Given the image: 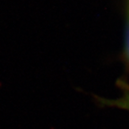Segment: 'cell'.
<instances>
[{
  "instance_id": "obj_1",
  "label": "cell",
  "mask_w": 129,
  "mask_h": 129,
  "mask_svg": "<svg viewBox=\"0 0 129 129\" xmlns=\"http://www.w3.org/2000/svg\"><path fill=\"white\" fill-rule=\"evenodd\" d=\"M124 57H125L127 64H129V0H127V27H126V35H125Z\"/></svg>"
}]
</instances>
